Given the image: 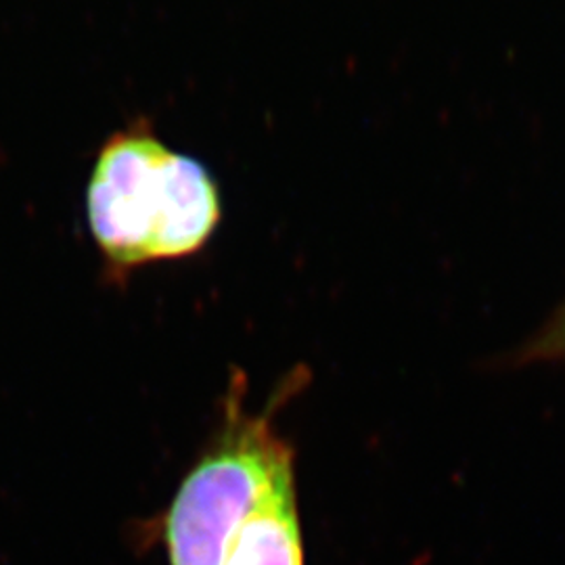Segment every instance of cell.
I'll return each mask as SVG.
<instances>
[{"label":"cell","mask_w":565,"mask_h":565,"mask_svg":"<svg viewBox=\"0 0 565 565\" xmlns=\"http://www.w3.org/2000/svg\"><path fill=\"white\" fill-rule=\"evenodd\" d=\"M223 565H303L294 461L282 465L228 543Z\"/></svg>","instance_id":"cell-3"},{"label":"cell","mask_w":565,"mask_h":565,"mask_svg":"<svg viewBox=\"0 0 565 565\" xmlns=\"http://www.w3.org/2000/svg\"><path fill=\"white\" fill-rule=\"evenodd\" d=\"M553 343L557 345V350H559V352H564L565 354V317L564 321L559 323V329H557V333H555V340H553Z\"/></svg>","instance_id":"cell-4"},{"label":"cell","mask_w":565,"mask_h":565,"mask_svg":"<svg viewBox=\"0 0 565 565\" xmlns=\"http://www.w3.org/2000/svg\"><path fill=\"white\" fill-rule=\"evenodd\" d=\"M86 214L103 256L128 268L200 252L221 223V198L202 163L137 124L103 145Z\"/></svg>","instance_id":"cell-1"},{"label":"cell","mask_w":565,"mask_h":565,"mask_svg":"<svg viewBox=\"0 0 565 565\" xmlns=\"http://www.w3.org/2000/svg\"><path fill=\"white\" fill-rule=\"evenodd\" d=\"M242 387H231L223 431L184 478L166 520L172 565H223L228 543L260 501L291 448L268 415H245Z\"/></svg>","instance_id":"cell-2"}]
</instances>
